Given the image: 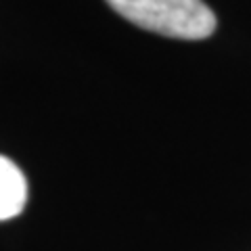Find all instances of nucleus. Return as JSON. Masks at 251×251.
Instances as JSON below:
<instances>
[{
    "instance_id": "nucleus-1",
    "label": "nucleus",
    "mask_w": 251,
    "mask_h": 251,
    "mask_svg": "<svg viewBox=\"0 0 251 251\" xmlns=\"http://www.w3.org/2000/svg\"><path fill=\"white\" fill-rule=\"evenodd\" d=\"M124 19L178 40H203L216 31V15L203 0H107Z\"/></svg>"
},
{
    "instance_id": "nucleus-2",
    "label": "nucleus",
    "mask_w": 251,
    "mask_h": 251,
    "mask_svg": "<svg viewBox=\"0 0 251 251\" xmlns=\"http://www.w3.org/2000/svg\"><path fill=\"white\" fill-rule=\"evenodd\" d=\"M27 203V180L17 163L0 155V222L19 216Z\"/></svg>"
}]
</instances>
